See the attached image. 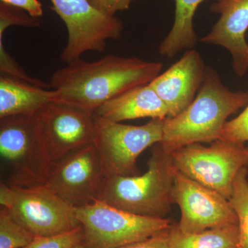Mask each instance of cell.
<instances>
[{
    "label": "cell",
    "instance_id": "28",
    "mask_svg": "<svg viewBox=\"0 0 248 248\" xmlns=\"http://www.w3.org/2000/svg\"></svg>",
    "mask_w": 248,
    "mask_h": 248
},
{
    "label": "cell",
    "instance_id": "19",
    "mask_svg": "<svg viewBox=\"0 0 248 248\" xmlns=\"http://www.w3.org/2000/svg\"><path fill=\"white\" fill-rule=\"evenodd\" d=\"M248 169L243 168L233 182L229 202L237 217L240 248H248Z\"/></svg>",
    "mask_w": 248,
    "mask_h": 248
},
{
    "label": "cell",
    "instance_id": "22",
    "mask_svg": "<svg viewBox=\"0 0 248 248\" xmlns=\"http://www.w3.org/2000/svg\"><path fill=\"white\" fill-rule=\"evenodd\" d=\"M84 231L80 225L75 229L62 234L36 236L33 241L22 248H73L82 242Z\"/></svg>",
    "mask_w": 248,
    "mask_h": 248
},
{
    "label": "cell",
    "instance_id": "24",
    "mask_svg": "<svg viewBox=\"0 0 248 248\" xmlns=\"http://www.w3.org/2000/svg\"><path fill=\"white\" fill-rule=\"evenodd\" d=\"M169 232H163L120 248H169Z\"/></svg>",
    "mask_w": 248,
    "mask_h": 248
},
{
    "label": "cell",
    "instance_id": "10",
    "mask_svg": "<svg viewBox=\"0 0 248 248\" xmlns=\"http://www.w3.org/2000/svg\"><path fill=\"white\" fill-rule=\"evenodd\" d=\"M34 115L41 142L53 165L94 143V112L56 101Z\"/></svg>",
    "mask_w": 248,
    "mask_h": 248
},
{
    "label": "cell",
    "instance_id": "3",
    "mask_svg": "<svg viewBox=\"0 0 248 248\" xmlns=\"http://www.w3.org/2000/svg\"><path fill=\"white\" fill-rule=\"evenodd\" d=\"M141 175L105 176L97 200L141 216L165 218L174 203L175 167L157 143Z\"/></svg>",
    "mask_w": 248,
    "mask_h": 248
},
{
    "label": "cell",
    "instance_id": "9",
    "mask_svg": "<svg viewBox=\"0 0 248 248\" xmlns=\"http://www.w3.org/2000/svg\"><path fill=\"white\" fill-rule=\"evenodd\" d=\"M52 9L62 18L68 42L61 60L69 63L88 51H105L107 41L122 37L124 26L115 16L103 12L90 0H50Z\"/></svg>",
    "mask_w": 248,
    "mask_h": 248
},
{
    "label": "cell",
    "instance_id": "13",
    "mask_svg": "<svg viewBox=\"0 0 248 248\" xmlns=\"http://www.w3.org/2000/svg\"><path fill=\"white\" fill-rule=\"evenodd\" d=\"M210 9L220 17L201 42L228 50L232 57L234 73L244 77L248 71V0H215Z\"/></svg>",
    "mask_w": 248,
    "mask_h": 248
},
{
    "label": "cell",
    "instance_id": "11",
    "mask_svg": "<svg viewBox=\"0 0 248 248\" xmlns=\"http://www.w3.org/2000/svg\"><path fill=\"white\" fill-rule=\"evenodd\" d=\"M172 197L181 210L177 228L185 232H199L238 224L229 200L219 192L191 179L175 169Z\"/></svg>",
    "mask_w": 248,
    "mask_h": 248
},
{
    "label": "cell",
    "instance_id": "17",
    "mask_svg": "<svg viewBox=\"0 0 248 248\" xmlns=\"http://www.w3.org/2000/svg\"><path fill=\"white\" fill-rule=\"evenodd\" d=\"M175 14L174 24L166 38L161 42L159 53L162 56L174 58L184 49H193L197 42L194 30L193 18L204 0H174Z\"/></svg>",
    "mask_w": 248,
    "mask_h": 248
},
{
    "label": "cell",
    "instance_id": "15",
    "mask_svg": "<svg viewBox=\"0 0 248 248\" xmlns=\"http://www.w3.org/2000/svg\"><path fill=\"white\" fill-rule=\"evenodd\" d=\"M94 113L116 122L146 117L164 120L169 115L166 104L149 84L122 93L98 108Z\"/></svg>",
    "mask_w": 248,
    "mask_h": 248
},
{
    "label": "cell",
    "instance_id": "16",
    "mask_svg": "<svg viewBox=\"0 0 248 248\" xmlns=\"http://www.w3.org/2000/svg\"><path fill=\"white\" fill-rule=\"evenodd\" d=\"M58 101L55 90L35 86L14 77L0 76V119L16 115H35L48 103Z\"/></svg>",
    "mask_w": 248,
    "mask_h": 248
},
{
    "label": "cell",
    "instance_id": "27",
    "mask_svg": "<svg viewBox=\"0 0 248 248\" xmlns=\"http://www.w3.org/2000/svg\"><path fill=\"white\" fill-rule=\"evenodd\" d=\"M73 248H88L82 242L80 243V244L76 245V246H74Z\"/></svg>",
    "mask_w": 248,
    "mask_h": 248
},
{
    "label": "cell",
    "instance_id": "18",
    "mask_svg": "<svg viewBox=\"0 0 248 248\" xmlns=\"http://www.w3.org/2000/svg\"><path fill=\"white\" fill-rule=\"evenodd\" d=\"M169 248H238V224L212 228L199 232H185L172 226L169 232Z\"/></svg>",
    "mask_w": 248,
    "mask_h": 248
},
{
    "label": "cell",
    "instance_id": "12",
    "mask_svg": "<svg viewBox=\"0 0 248 248\" xmlns=\"http://www.w3.org/2000/svg\"><path fill=\"white\" fill-rule=\"evenodd\" d=\"M105 177L94 143L71 152L52 166L46 184L75 208L97 200Z\"/></svg>",
    "mask_w": 248,
    "mask_h": 248
},
{
    "label": "cell",
    "instance_id": "21",
    "mask_svg": "<svg viewBox=\"0 0 248 248\" xmlns=\"http://www.w3.org/2000/svg\"><path fill=\"white\" fill-rule=\"evenodd\" d=\"M40 25L39 18L32 17L24 10L1 1L0 3V36L11 26L35 29Z\"/></svg>",
    "mask_w": 248,
    "mask_h": 248
},
{
    "label": "cell",
    "instance_id": "7",
    "mask_svg": "<svg viewBox=\"0 0 248 248\" xmlns=\"http://www.w3.org/2000/svg\"><path fill=\"white\" fill-rule=\"evenodd\" d=\"M94 144L105 176L138 175L137 161L150 147L162 141L164 120L152 119L141 125H125L94 113Z\"/></svg>",
    "mask_w": 248,
    "mask_h": 248
},
{
    "label": "cell",
    "instance_id": "25",
    "mask_svg": "<svg viewBox=\"0 0 248 248\" xmlns=\"http://www.w3.org/2000/svg\"><path fill=\"white\" fill-rule=\"evenodd\" d=\"M133 0H90L93 6L106 14L115 16L118 11L130 8Z\"/></svg>",
    "mask_w": 248,
    "mask_h": 248
},
{
    "label": "cell",
    "instance_id": "26",
    "mask_svg": "<svg viewBox=\"0 0 248 248\" xmlns=\"http://www.w3.org/2000/svg\"><path fill=\"white\" fill-rule=\"evenodd\" d=\"M1 1L20 8L32 17L39 18L43 16L42 4L38 0H1Z\"/></svg>",
    "mask_w": 248,
    "mask_h": 248
},
{
    "label": "cell",
    "instance_id": "5",
    "mask_svg": "<svg viewBox=\"0 0 248 248\" xmlns=\"http://www.w3.org/2000/svg\"><path fill=\"white\" fill-rule=\"evenodd\" d=\"M88 248H120L169 231L170 220L141 216L96 200L76 208Z\"/></svg>",
    "mask_w": 248,
    "mask_h": 248
},
{
    "label": "cell",
    "instance_id": "23",
    "mask_svg": "<svg viewBox=\"0 0 248 248\" xmlns=\"http://www.w3.org/2000/svg\"><path fill=\"white\" fill-rule=\"evenodd\" d=\"M221 140L244 145L248 141V104L237 117L226 122Z\"/></svg>",
    "mask_w": 248,
    "mask_h": 248
},
{
    "label": "cell",
    "instance_id": "8",
    "mask_svg": "<svg viewBox=\"0 0 248 248\" xmlns=\"http://www.w3.org/2000/svg\"><path fill=\"white\" fill-rule=\"evenodd\" d=\"M177 170L229 200L238 172L248 166V148L218 140L208 146L192 143L171 153Z\"/></svg>",
    "mask_w": 248,
    "mask_h": 248
},
{
    "label": "cell",
    "instance_id": "6",
    "mask_svg": "<svg viewBox=\"0 0 248 248\" xmlns=\"http://www.w3.org/2000/svg\"><path fill=\"white\" fill-rule=\"evenodd\" d=\"M0 205L36 236L62 234L81 225L76 208L47 184L19 187L0 183Z\"/></svg>",
    "mask_w": 248,
    "mask_h": 248
},
{
    "label": "cell",
    "instance_id": "14",
    "mask_svg": "<svg viewBox=\"0 0 248 248\" xmlns=\"http://www.w3.org/2000/svg\"><path fill=\"white\" fill-rule=\"evenodd\" d=\"M205 70L200 53L191 49L150 83L167 107L168 118L179 115L193 102L203 82Z\"/></svg>",
    "mask_w": 248,
    "mask_h": 248
},
{
    "label": "cell",
    "instance_id": "20",
    "mask_svg": "<svg viewBox=\"0 0 248 248\" xmlns=\"http://www.w3.org/2000/svg\"><path fill=\"white\" fill-rule=\"evenodd\" d=\"M35 234L18 223L9 210L0 208V248H22L31 244Z\"/></svg>",
    "mask_w": 248,
    "mask_h": 248
},
{
    "label": "cell",
    "instance_id": "2",
    "mask_svg": "<svg viewBox=\"0 0 248 248\" xmlns=\"http://www.w3.org/2000/svg\"><path fill=\"white\" fill-rule=\"evenodd\" d=\"M248 104V91H232L218 73L205 67L203 82L193 102L179 115L164 120L159 144L171 154L187 145L221 140L228 117Z\"/></svg>",
    "mask_w": 248,
    "mask_h": 248
},
{
    "label": "cell",
    "instance_id": "1",
    "mask_svg": "<svg viewBox=\"0 0 248 248\" xmlns=\"http://www.w3.org/2000/svg\"><path fill=\"white\" fill-rule=\"evenodd\" d=\"M162 67L160 62L114 55L92 62L79 58L54 73L50 85L58 102L94 112L122 93L150 84Z\"/></svg>",
    "mask_w": 248,
    "mask_h": 248
},
{
    "label": "cell",
    "instance_id": "4",
    "mask_svg": "<svg viewBox=\"0 0 248 248\" xmlns=\"http://www.w3.org/2000/svg\"><path fill=\"white\" fill-rule=\"evenodd\" d=\"M1 182L27 187L48 182L51 161L39 137L34 115L0 119Z\"/></svg>",
    "mask_w": 248,
    "mask_h": 248
}]
</instances>
